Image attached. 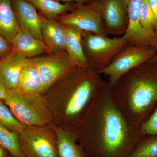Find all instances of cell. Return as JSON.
<instances>
[{"label":"cell","instance_id":"obj_1","mask_svg":"<svg viewBox=\"0 0 157 157\" xmlns=\"http://www.w3.org/2000/svg\"><path fill=\"white\" fill-rule=\"evenodd\" d=\"M78 127L73 134L87 157H128L143 136L117 106L105 81Z\"/></svg>","mask_w":157,"mask_h":157},{"label":"cell","instance_id":"obj_2","mask_svg":"<svg viewBox=\"0 0 157 157\" xmlns=\"http://www.w3.org/2000/svg\"><path fill=\"white\" fill-rule=\"evenodd\" d=\"M113 99L134 126H140L157 107V61L128 71L111 86Z\"/></svg>","mask_w":157,"mask_h":157},{"label":"cell","instance_id":"obj_3","mask_svg":"<svg viewBox=\"0 0 157 157\" xmlns=\"http://www.w3.org/2000/svg\"><path fill=\"white\" fill-rule=\"evenodd\" d=\"M101 75L91 68L76 67L63 77L67 91L65 116L76 127L104 84Z\"/></svg>","mask_w":157,"mask_h":157},{"label":"cell","instance_id":"obj_4","mask_svg":"<svg viewBox=\"0 0 157 157\" xmlns=\"http://www.w3.org/2000/svg\"><path fill=\"white\" fill-rule=\"evenodd\" d=\"M4 101L15 117L26 126H45L52 121V113L40 94L26 95L17 86L8 90Z\"/></svg>","mask_w":157,"mask_h":157},{"label":"cell","instance_id":"obj_5","mask_svg":"<svg viewBox=\"0 0 157 157\" xmlns=\"http://www.w3.org/2000/svg\"><path fill=\"white\" fill-rule=\"evenodd\" d=\"M128 44L124 36L114 38L82 31V45L90 67L99 72L110 64Z\"/></svg>","mask_w":157,"mask_h":157},{"label":"cell","instance_id":"obj_6","mask_svg":"<svg viewBox=\"0 0 157 157\" xmlns=\"http://www.w3.org/2000/svg\"><path fill=\"white\" fill-rule=\"evenodd\" d=\"M18 137L25 157H59L54 131L45 126H28Z\"/></svg>","mask_w":157,"mask_h":157},{"label":"cell","instance_id":"obj_7","mask_svg":"<svg viewBox=\"0 0 157 157\" xmlns=\"http://www.w3.org/2000/svg\"><path fill=\"white\" fill-rule=\"evenodd\" d=\"M157 52V48L150 45L128 44L109 66L99 73L108 76V82L113 85L124 74L151 59Z\"/></svg>","mask_w":157,"mask_h":157},{"label":"cell","instance_id":"obj_8","mask_svg":"<svg viewBox=\"0 0 157 157\" xmlns=\"http://www.w3.org/2000/svg\"><path fill=\"white\" fill-rule=\"evenodd\" d=\"M59 21L70 25L82 31L108 37L103 21L101 0H92L87 4H78L70 13L60 15Z\"/></svg>","mask_w":157,"mask_h":157},{"label":"cell","instance_id":"obj_9","mask_svg":"<svg viewBox=\"0 0 157 157\" xmlns=\"http://www.w3.org/2000/svg\"><path fill=\"white\" fill-rule=\"evenodd\" d=\"M42 82L41 93L51 87L77 66L67 52L33 58Z\"/></svg>","mask_w":157,"mask_h":157},{"label":"cell","instance_id":"obj_10","mask_svg":"<svg viewBox=\"0 0 157 157\" xmlns=\"http://www.w3.org/2000/svg\"><path fill=\"white\" fill-rule=\"evenodd\" d=\"M103 21L107 34L124 36L128 26L130 0H101Z\"/></svg>","mask_w":157,"mask_h":157},{"label":"cell","instance_id":"obj_11","mask_svg":"<svg viewBox=\"0 0 157 157\" xmlns=\"http://www.w3.org/2000/svg\"><path fill=\"white\" fill-rule=\"evenodd\" d=\"M12 8L21 29L43 41L39 13L25 0H11Z\"/></svg>","mask_w":157,"mask_h":157},{"label":"cell","instance_id":"obj_12","mask_svg":"<svg viewBox=\"0 0 157 157\" xmlns=\"http://www.w3.org/2000/svg\"><path fill=\"white\" fill-rule=\"evenodd\" d=\"M40 15L43 42L51 53H60L66 52V33L64 25L56 20H50Z\"/></svg>","mask_w":157,"mask_h":157},{"label":"cell","instance_id":"obj_13","mask_svg":"<svg viewBox=\"0 0 157 157\" xmlns=\"http://www.w3.org/2000/svg\"><path fill=\"white\" fill-rule=\"evenodd\" d=\"M28 59L12 48L5 57L0 60V78L8 90L18 86L20 74Z\"/></svg>","mask_w":157,"mask_h":157},{"label":"cell","instance_id":"obj_14","mask_svg":"<svg viewBox=\"0 0 157 157\" xmlns=\"http://www.w3.org/2000/svg\"><path fill=\"white\" fill-rule=\"evenodd\" d=\"M143 1L130 0L128 7V26L124 36L127 38L129 45H150L157 48L154 42L144 33L140 26L139 11Z\"/></svg>","mask_w":157,"mask_h":157},{"label":"cell","instance_id":"obj_15","mask_svg":"<svg viewBox=\"0 0 157 157\" xmlns=\"http://www.w3.org/2000/svg\"><path fill=\"white\" fill-rule=\"evenodd\" d=\"M10 43L12 49L27 58H33L45 52L51 53L45 42L22 30L15 35Z\"/></svg>","mask_w":157,"mask_h":157},{"label":"cell","instance_id":"obj_16","mask_svg":"<svg viewBox=\"0 0 157 157\" xmlns=\"http://www.w3.org/2000/svg\"><path fill=\"white\" fill-rule=\"evenodd\" d=\"M64 25V24H63ZM66 33V52L77 67L90 68L82 45V31L74 26L64 25Z\"/></svg>","mask_w":157,"mask_h":157},{"label":"cell","instance_id":"obj_17","mask_svg":"<svg viewBox=\"0 0 157 157\" xmlns=\"http://www.w3.org/2000/svg\"><path fill=\"white\" fill-rule=\"evenodd\" d=\"M18 87L26 95L41 94L42 80L33 58L29 59L21 70L18 79Z\"/></svg>","mask_w":157,"mask_h":157},{"label":"cell","instance_id":"obj_18","mask_svg":"<svg viewBox=\"0 0 157 157\" xmlns=\"http://www.w3.org/2000/svg\"><path fill=\"white\" fill-rule=\"evenodd\" d=\"M20 30L11 0H0V35L10 42Z\"/></svg>","mask_w":157,"mask_h":157},{"label":"cell","instance_id":"obj_19","mask_svg":"<svg viewBox=\"0 0 157 157\" xmlns=\"http://www.w3.org/2000/svg\"><path fill=\"white\" fill-rule=\"evenodd\" d=\"M53 130L57 139L59 157H87L73 133L57 127Z\"/></svg>","mask_w":157,"mask_h":157},{"label":"cell","instance_id":"obj_20","mask_svg":"<svg viewBox=\"0 0 157 157\" xmlns=\"http://www.w3.org/2000/svg\"><path fill=\"white\" fill-rule=\"evenodd\" d=\"M39 9L46 18L56 20L60 15L70 12L76 8L78 3L67 2L62 4L55 0H25Z\"/></svg>","mask_w":157,"mask_h":157},{"label":"cell","instance_id":"obj_21","mask_svg":"<svg viewBox=\"0 0 157 157\" xmlns=\"http://www.w3.org/2000/svg\"><path fill=\"white\" fill-rule=\"evenodd\" d=\"M139 20L144 33L153 41L157 48V32L154 15L149 5L148 0H143L141 3L139 11Z\"/></svg>","mask_w":157,"mask_h":157},{"label":"cell","instance_id":"obj_22","mask_svg":"<svg viewBox=\"0 0 157 157\" xmlns=\"http://www.w3.org/2000/svg\"><path fill=\"white\" fill-rule=\"evenodd\" d=\"M128 157H157V135H144Z\"/></svg>","mask_w":157,"mask_h":157},{"label":"cell","instance_id":"obj_23","mask_svg":"<svg viewBox=\"0 0 157 157\" xmlns=\"http://www.w3.org/2000/svg\"><path fill=\"white\" fill-rule=\"evenodd\" d=\"M19 134L11 132L0 123V145L16 157H25L19 141Z\"/></svg>","mask_w":157,"mask_h":157},{"label":"cell","instance_id":"obj_24","mask_svg":"<svg viewBox=\"0 0 157 157\" xmlns=\"http://www.w3.org/2000/svg\"><path fill=\"white\" fill-rule=\"evenodd\" d=\"M0 123L11 132L19 134L27 127L15 117L3 100H0Z\"/></svg>","mask_w":157,"mask_h":157},{"label":"cell","instance_id":"obj_25","mask_svg":"<svg viewBox=\"0 0 157 157\" xmlns=\"http://www.w3.org/2000/svg\"><path fill=\"white\" fill-rule=\"evenodd\" d=\"M140 131L143 135H157V107L151 115L140 126Z\"/></svg>","mask_w":157,"mask_h":157},{"label":"cell","instance_id":"obj_26","mask_svg":"<svg viewBox=\"0 0 157 157\" xmlns=\"http://www.w3.org/2000/svg\"><path fill=\"white\" fill-rule=\"evenodd\" d=\"M11 49V43L5 37L0 35V60L5 57Z\"/></svg>","mask_w":157,"mask_h":157},{"label":"cell","instance_id":"obj_27","mask_svg":"<svg viewBox=\"0 0 157 157\" xmlns=\"http://www.w3.org/2000/svg\"><path fill=\"white\" fill-rule=\"evenodd\" d=\"M149 5L154 15L155 28L157 32V0H148Z\"/></svg>","mask_w":157,"mask_h":157},{"label":"cell","instance_id":"obj_28","mask_svg":"<svg viewBox=\"0 0 157 157\" xmlns=\"http://www.w3.org/2000/svg\"><path fill=\"white\" fill-rule=\"evenodd\" d=\"M8 90L4 82L0 78V100L4 101L6 98Z\"/></svg>","mask_w":157,"mask_h":157},{"label":"cell","instance_id":"obj_29","mask_svg":"<svg viewBox=\"0 0 157 157\" xmlns=\"http://www.w3.org/2000/svg\"><path fill=\"white\" fill-rule=\"evenodd\" d=\"M55 1L58 2L63 1V2H75L78 3V4H84L89 3L92 0H55Z\"/></svg>","mask_w":157,"mask_h":157},{"label":"cell","instance_id":"obj_30","mask_svg":"<svg viewBox=\"0 0 157 157\" xmlns=\"http://www.w3.org/2000/svg\"><path fill=\"white\" fill-rule=\"evenodd\" d=\"M152 59H153L154 60L157 61V53L153 57V58Z\"/></svg>","mask_w":157,"mask_h":157},{"label":"cell","instance_id":"obj_31","mask_svg":"<svg viewBox=\"0 0 157 157\" xmlns=\"http://www.w3.org/2000/svg\"><path fill=\"white\" fill-rule=\"evenodd\" d=\"M0 157H6V153L4 154L0 155Z\"/></svg>","mask_w":157,"mask_h":157},{"label":"cell","instance_id":"obj_32","mask_svg":"<svg viewBox=\"0 0 157 157\" xmlns=\"http://www.w3.org/2000/svg\"><path fill=\"white\" fill-rule=\"evenodd\" d=\"M11 157H16L14 156L11 155Z\"/></svg>","mask_w":157,"mask_h":157}]
</instances>
